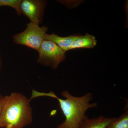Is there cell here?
I'll list each match as a JSON object with an SVG mask.
<instances>
[{
	"label": "cell",
	"mask_w": 128,
	"mask_h": 128,
	"mask_svg": "<svg viewBox=\"0 0 128 128\" xmlns=\"http://www.w3.org/2000/svg\"><path fill=\"white\" fill-rule=\"evenodd\" d=\"M76 36L71 35L67 37H60L52 33L50 34H46L44 40H49L54 42L65 52L70 50L72 42L75 39Z\"/></svg>",
	"instance_id": "52a82bcc"
},
{
	"label": "cell",
	"mask_w": 128,
	"mask_h": 128,
	"mask_svg": "<svg viewBox=\"0 0 128 128\" xmlns=\"http://www.w3.org/2000/svg\"><path fill=\"white\" fill-rule=\"evenodd\" d=\"M54 95L52 98L58 100L66 118L56 128H80L86 116V111L98 105L96 102H90L93 98L92 94L90 92L76 97L71 95L68 90H64L61 95L65 99L59 98L55 94Z\"/></svg>",
	"instance_id": "7a4b0ae2"
},
{
	"label": "cell",
	"mask_w": 128,
	"mask_h": 128,
	"mask_svg": "<svg viewBox=\"0 0 128 128\" xmlns=\"http://www.w3.org/2000/svg\"><path fill=\"white\" fill-rule=\"evenodd\" d=\"M2 65V63L1 59L0 57V70L1 68Z\"/></svg>",
	"instance_id": "7c38bea8"
},
{
	"label": "cell",
	"mask_w": 128,
	"mask_h": 128,
	"mask_svg": "<svg viewBox=\"0 0 128 128\" xmlns=\"http://www.w3.org/2000/svg\"><path fill=\"white\" fill-rule=\"evenodd\" d=\"M114 118H107L100 116L89 118L86 116L80 128H106Z\"/></svg>",
	"instance_id": "8992f818"
},
{
	"label": "cell",
	"mask_w": 128,
	"mask_h": 128,
	"mask_svg": "<svg viewBox=\"0 0 128 128\" xmlns=\"http://www.w3.org/2000/svg\"><path fill=\"white\" fill-rule=\"evenodd\" d=\"M46 26L40 27L39 24L30 22L26 25L24 31L14 35L12 39L15 43L24 45L35 50H39L48 31Z\"/></svg>",
	"instance_id": "3957f363"
},
{
	"label": "cell",
	"mask_w": 128,
	"mask_h": 128,
	"mask_svg": "<svg viewBox=\"0 0 128 128\" xmlns=\"http://www.w3.org/2000/svg\"><path fill=\"white\" fill-rule=\"evenodd\" d=\"M124 101V112L119 118H114L106 128H128V100Z\"/></svg>",
	"instance_id": "9c48e42d"
},
{
	"label": "cell",
	"mask_w": 128,
	"mask_h": 128,
	"mask_svg": "<svg viewBox=\"0 0 128 128\" xmlns=\"http://www.w3.org/2000/svg\"><path fill=\"white\" fill-rule=\"evenodd\" d=\"M22 0H0V7L7 6L12 8L16 10L17 13L20 16V4Z\"/></svg>",
	"instance_id": "30bf717a"
},
{
	"label": "cell",
	"mask_w": 128,
	"mask_h": 128,
	"mask_svg": "<svg viewBox=\"0 0 128 128\" xmlns=\"http://www.w3.org/2000/svg\"><path fill=\"white\" fill-rule=\"evenodd\" d=\"M29 99L19 92L4 97L0 117V128H24L33 121Z\"/></svg>",
	"instance_id": "6da1fadb"
},
{
	"label": "cell",
	"mask_w": 128,
	"mask_h": 128,
	"mask_svg": "<svg viewBox=\"0 0 128 128\" xmlns=\"http://www.w3.org/2000/svg\"><path fill=\"white\" fill-rule=\"evenodd\" d=\"M96 43L95 37L88 34L84 36H76L72 44L70 50L80 48H92L96 46Z\"/></svg>",
	"instance_id": "ba28073f"
},
{
	"label": "cell",
	"mask_w": 128,
	"mask_h": 128,
	"mask_svg": "<svg viewBox=\"0 0 128 128\" xmlns=\"http://www.w3.org/2000/svg\"><path fill=\"white\" fill-rule=\"evenodd\" d=\"M47 1L42 0H22L21 13L30 19V22L40 24L42 21Z\"/></svg>",
	"instance_id": "5b68a950"
},
{
	"label": "cell",
	"mask_w": 128,
	"mask_h": 128,
	"mask_svg": "<svg viewBox=\"0 0 128 128\" xmlns=\"http://www.w3.org/2000/svg\"><path fill=\"white\" fill-rule=\"evenodd\" d=\"M4 97V96L0 94V117L2 109Z\"/></svg>",
	"instance_id": "8fae6325"
},
{
	"label": "cell",
	"mask_w": 128,
	"mask_h": 128,
	"mask_svg": "<svg viewBox=\"0 0 128 128\" xmlns=\"http://www.w3.org/2000/svg\"><path fill=\"white\" fill-rule=\"evenodd\" d=\"M38 51V63L54 70L57 69L66 59L65 52L56 44L49 40H44Z\"/></svg>",
	"instance_id": "277c9868"
}]
</instances>
